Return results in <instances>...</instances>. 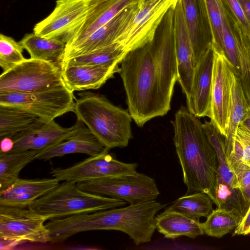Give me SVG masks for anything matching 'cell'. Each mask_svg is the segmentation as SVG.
<instances>
[{"instance_id":"obj_1","label":"cell","mask_w":250,"mask_h":250,"mask_svg":"<svg viewBox=\"0 0 250 250\" xmlns=\"http://www.w3.org/2000/svg\"><path fill=\"white\" fill-rule=\"evenodd\" d=\"M167 12L152 39L129 51L121 62L128 112L136 125L166 114L177 81L174 8Z\"/></svg>"},{"instance_id":"obj_2","label":"cell","mask_w":250,"mask_h":250,"mask_svg":"<svg viewBox=\"0 0 250 250\" xmlns=\"http://www.w3.org/2000/svg\"><path fill=\"white\" fill-rule=\"evenodd\" d=\"M171 124L173 142L187 188L186 194L204 192L217 207L218 158L203 124L184 106L177 111Z\"/></svg>"},{"instance_id":"obj_3","label":"cell","mask_w":250,"mask_h":250,"mask_svg":"<svg viewBox=\"0 0 250 250\" xmlns=\"http://www.w3.org/2000/svg\"><path fill=\"white\" fill-rule=\"evenodd\" d=\"M73 111L97 138L109 149L127 146L132 138L129 112L91 92L78 94Z\"/></svg>"},{"instance_id":"obj_4","label":"cell","mask_w":250,"mask_h":250,"mask_svg":"<svg viewBox=\"0 0 250 250\" xmlns=\"http://www.w3.org/2000/svg\"><path fill=\"white\" fill-rule=\"evenodd\" d=\"M166 206L155 200L92 212L89 225L93 230H114L127 234L134 244L149 242L156 229L155 217Z\"/></svg>"},{"instance_id":"obj_5","label":"cell","mask_w":250,"mask_h":250,"mask_svg":"<svg viewBox=\"0 0 250 250\" xmlns=\"http://www.w3.org/2000/svg\"><path fill=\"white\" fill-rule=\"evenodd\" d=\"M124 200L101 196L81 189L77 184L64 181L28 207L49 220L83 213L123 207Z\"/></svg>"},{"instance_id":"obj_6","label":"cell","mask_w":250,"mask_h":250,"mask_svg":"<svg viewBox=\"0 0 250 250\" xmlns=\"http://www.w3.org/2000/svg\"><path fill=\"white\" fill-rule=\"evenodd\" d=\"M66 87L60 62L25 59L0 76V93H30Z\"/></svg>"},{"instance_id":"obj_7","label":"cell","mask_w":250,"mask_h":250,"mask_svg":"<svg viewBox=\"0 0 250 250\" xmlns=\"http://www.w3.org/2000/svg\"><path fill=\"white\" fill-rule=\"evenodd\" d=\"M81 189L91 193L121 199L129 204L155 200L160 192L155 180L137 172L102 177L77 183Z\"/></svg>"},{"instance_id":"obj_8","label":"cell","mask_w":250,"mask_h":250,"mask_svg":"<svg viewBox=\"0 0 250 250\" xmlns=\"http://www.w3.org/2000/svg\"><path fill=\"white\" fill-rule=\"evenodd\" d=\"M75 97L66 87L30 92L0 93V105L16 107L47 122L73 111Z\"/></svg>"},{"instance_id":"obj_9","label":"cell","mask_w":250,"mask_h":250,"mask_svg":"<svg viewBox=\"0 0 250 250\" xmlns=\"http://www.w3.org/2000/svg\"><path fill=\"white\" fill-rule=\"evenodd\" d=\"M48 216L28 207L0 206V238L20 242H50L49 231L44 223Z\"/></svg>"},{"instance_id":"obj_10","label":"cell","mask_w":250,"mask_h":250,"mask_svg":"<svg viewBox=\"0 0 250 250\" xmlns=\"http://www.w3.org/2000/svg\"><path fill=\"white\" fill-rule=\"evenodd\" d=\"M203 127L215 150L218 168L216 181L217 208L237 209L242 215L246 209L236 178L227 160L225 149V137L211 121H205Z\"/></svg>"},{"instance_id":"obj_11","label":"cell","mask_w":250,"mask_h":250,"mask_svg":"<svg viewBox=\"0 0 250 250\" xmlns=\"http://www.w3.org/2000/svg\"><path fill=\"white\" fill-rule=\"evenodd\" d=\"M87 10V0H57L51 13L34 26L33 33L66 44L84 21Z\"/></svg>"},{"instance_id":"obj_12","label":"cell","mask_w":250,"mask_h":250,"mask_svg":"<svg viewBox=\"0 0 250 250\" xmlns=\"http://www.w3.org/2000/svg\"><path fill=\"white\" fill-rule=\"evenodd\" d=\"M109 149L85 159L67 168H52L50 174L60 182L79 183L94 179L136 173V163H126L116 159Z\"/></svg>"},{"instance_id":"obj_13","label":"cell","mask_w":250,"mask_h":250,"mask_svg":"<svg viewBox=\"0 0 250 250\" xmlns=\"http://www.w3.org/2000/svg\"><path fill=\"white\" fill-rule=\"evenodd\" d=\"M213 49L214 61L209 118L225 137L229 125L234 73L225 56Z\"/></svg>"},{"instance_id":"obj_14","label":"cell","mask_w":250,"mask_h":250,"mask_svg":"<svg viewBox=\"0 0 250 250\" xmlns=\"http://www.w3.org/2000/svg\"><path fill=\"white\" fill-rule=\"evenodd\" d=\"M178 0H150L142 4L140 10L117 42L129 52L150 41L168 10Z\"/></svg>"},{"instance_id":"obj_15","label":"cell","mask_w":250,"mask_h":250,"mask_svg":"<svg viewBox=\"0 0 250 250\" xmlns=\"http://www.w3.org/2000/svg\"><path fill=\"white\" fill-rule=\"evenodd\" d=\"M142 4L140 0L127 6L82 42L65 51L60 63L69 59L117 42L119 38L138 13Z\"/></svg>"},{"instance_id":"obj_16","label":"cell","mask_w":250,"mask_h":250,"mask_svg":"<svg viewBox=\"0 0 250 250\" xmlns=\"http://www.w3.org/2000/svg\"><path fill=\"white\" fill-rule=\"evenodd\" d=\"M84 124L79 120L72 126L63 127L54 120L40 119L30 128L11 138L14 146L10 151L42 150L71 137Z\"/></svg>"},{"instance_id":"obj_17","label":"cell","mask_w":250,"mask_h":250,"mask_svg":"<svg viewBox=\"0 0 250 250\" xmlns=\"http://www.w3.org/2000/svg\"><path fill=\"white\" fill-rule=\"evenodd\" d=\"M195 64L213 43L212 28L205 0H181Z\"/></svg>"},{"instance_id":"obj_18","label":"cell","mask_w":250,"mask_h":250,"mask_svg":"<svg viewBox=\"0 0 250 250\" xmlns=\"http://www.w3.org/2000/svg\"><path fill=\"white\" fill-rule=\"evenodd\" d=\"M174 17L177 81L187 100L190 93L195 64L181 0L175 6Z\"/></svg>"},{"instance_id":"obj_19","label":"cell","mask_w":250,"mask_h":250,"mask_svg":"<svg viewBox=\"0 0 250 250\" xmlns=\"http://www.w3.org/2000/svg\"><path fill=\"white\" fill-rule=\"evenodd\" d=\"M214 50L209 49L196 64L187 106L198 118L209 117L212 83Z\"/></svg>"},{"instance_id":"obj_20","label":"cell","mask_w":250,"mask_h":250,"mask_svg":"<svg viewBox=\"0 0 250 250\" xmlns=\"http://www.w3.org/2000/svg\"><path fill=\"white\" fill-rule=\"evenodd\" d=\"M139 0H87V10L85 20L75 34L65 44L64 51L82 42L123 9Z\"/></svg>"},{"instance_id":"obj_21","label":"cell","mask_w":250,"mask_h":250,"mask_svg":"<svg viewBox=\"0 0 250 250\" xmlns=\"http://www.w3.org/2000/svg\"><path fill=\"white\" fill-rule=\"evenodd\" d=\"M66 87L72 92L100 88L114 74L120 73L118 63L112 64H79L62 68Z\"/></svg>"},{"instance_id":"obj_22","label":"cell","mask_w":250,"mask_h":250,"mask_svg":"<svg viewBox=\"0 0 250 250\" xmlns=\"http://www.w3.org/2000/svg\"><path fill=\"white\" fill-rule=\"evenodd\" d=\"M59 182L55 178H19L7 188L0 191V206L28 207L33 202L56 188Z\"/></svg>"},{"instance_id":"obj_23","label":"cell","mask_w":250,"mask_h":250,"mask_svg":"<svg viewBox=\"0 0 250 250\" xmlns=\"http://www.w3.org/2000/svg\"><path fill=\"white\" fill-rule=\"evenodd\" d=\"M106 148L84 124L70 138L40 150L36 159L47 161L53 158L72 153H84L94 156Z\"/></svg>"},{"instance_id":"obj_24","label":"cell","mask_w":250,"mask_h":250,"mask_svg":"<svg viewBox=\"0 0 250 250\" xmlns=\"http://www.w3.org/2000/svg\"><path fill=\"white\" fill-rule=\"evenodd\" d=\"M155 225L156 229L168 239L180 236L194 239L204 234L199 220L174 211L165 210L156 216Z\"/></svg>"},{"instance_id":"obj_25","label":"cell","mask_w":250,"mask_h":250,"mask_svg":"<svg viewBox=\"0 0 250 250\" xmlns=\"http://www.w3.org/2000/svg\"><path fill=\"white\" fill-rule=\"evenodd\" d=\"M19 42L28 52L30 58L59 62L65 47V43L61 41L42 37L34 33L25 35Z\"/></svg>"},{"instance_id":"obj_26","label":"cell","mask_w":250,"mask_h":250,"mask_svg":"<svg viewBox=\"0 0 250 250\" xmlns=\"http://www.w3.org/2000/svg\"><path fill=\"white\" fill-rule=\"evenodd\" d=\"M40 150L0 152V191L12 185L21 171L36 159Z\"/></svg>"},{"instance_id":"obj_27","label":"cell","mask_w":250,"mask_h":250,"mask_svg":"<svg viewBox=\"0 0 250 250\" xmlns=\"http://www.w3.org/2000/svg\"><path fill=\"white\" fill-rule=\"evenodd\" d=\"M40 119L21 108L0 105V137L12 138L30 128Z\"/></svg>"},{"instance_id":"obj_28","label":"cell","mask_w":250,"mask_h":250,"mask_svg":"<svg viewBox=\"0 0 250 250\" xmlns=\"http://www.w3.org/2000/svg\"><path fill=\"white\" fill-rule=\"evenodd\" d=\"M243 215L236 208H217L213 209L200 226L208 236L221 238L235 229L239 225Z\"/></svg>"},{"instance_id":"obj_29","label":"cell","mask_w":250,"mask_h":250,"mask_svg":"<svg viewBox=\"0 0 250 250\" xmlns=\"http://www.w3.org/2000/svg\"><path fill=\"white\" fill-rule=\"evenodd\" d=\"M250 107L245 98L240 79L234 74L229 125L225 136V151L231 148L238 127Z\"/></svg>"},{"instance_id":"obj_30","label":"cell","mask_w":250,"mask_h":250,"mask_svg":"<svg viewBox=\"0 0 250 250\" xmlns=\"http://www.w3.org/2000/svg\"><path fill=\"white\" fill-rule=\"evenodd\" d=\"M213 202L204 192L186 194L178 198L165 210L176 211L191 219L199 220L207 218L213 210Z\"/></svg>"},{"instance_id":"obj_31","label":"cell","mask_w":250,"mask_h":250,"mask_svg":"<svg viewBox=\"0 0 250 250\" xmlns=\"http://www.w3.org/2000/svg\"><path fill=\"white\" fill-rule=\"evenodd\" d=\"M128 51L121 43L112 44L95 50L88 53L69 59L60 63L61 68L71 65H107L121 63Z\"/></svg>"},{"instance_id":"obj_32","label":"cell","mask_w":250,"mask_h":250,"mask_svg":"<svg viewBox=\"0 0 250 250\" xmlns=\"http://www.w3.org/2000/svg\"><path fill=\"white\" fill-rule=\"evenodd\" d=\"M226 8L229 13L231 26L237 43L241 72L239 79L247 102L250 107V55L249 46L250 33L239 24L228 8Z\"/></svg>"},{"instance_id":"obj_33","label":"cell","mask_w":250,"mask_h":250,"mask_svg":"<svg viewBox=\"0 0 250 250\" xmlns=\"http://www.w3.org/2000/svg\"><path fill=\"white\" fill-rule=\"evenodd\" d=\"M222 3L224 9L222 53L231 66L234 73L240 78V65L237 43L231 26L229 11L222 2Z\"/></svg>"},{"instance_id":"obj_34","label":"cell","mask_w":250,"mask_h":250,"mask_svg":"<svg viewBox=\"0 0 250 250\" xmlns=\"http://www.w3.org/2000/svg\"><path fill=\"white\" fill-rule=\"evenodd\" d=\"M23 47L12 37L0 35V66L5 72L25 59L22 55Z\"/></svg>"},{"instance_id":"obj_35","label":"cell","mask_w":250,"mask_h":250,"mask_svg":"<svg viewBox=\"0 0 250 250\" xmlns=\"http://www.w3.org/2000/svg\"><path fill=\"white\" fill-rule=\"evenodd\" d=\"M213 34L212 47L222 53L224 9L221 0H205ZM223 54V53H222Z\"/></svg>"},{"instance_id":"obj_36","label":"cell","mask_w":250,"mask_h":250,"mask_svg":"<svg viewBox=\"0 0 250 250\" xmlns=\"http://www.w3.org/2000/svg\"><path fill=\"white\" fill-rule=\"evenodd\" d=\"M227 160L236 178L247 211L250 205V164L232 157Z\"/></svg>"},{"instance_id":"obj_37","label":"cell","mask_w":250,"mask_h":250,"mask_svg":"<svg viewBox=\"0 0 250 250\" xmlns=\"http://www.w3.org/2000/svg\"><path fill=\"white\" fill-rule=\"evenodd\" d=\"M227 157L245 162L250 161V131L239 125L231 148L226 151Z\"/></svg>"},{"instance_id":"obj_38","label":"cell","mask_w":250,"mask_h":250,"mask_svg":"<svg viewBox=\"0 0 250 250\" xmlns=\"http://www.w3.org/2000/svg\"><path fill=\"white\" fill-rule=\"evenodd\" d=\"M229 9L234 18L248 32L250 27L246 19L238 0H221Z\"/></svg>"},{"instance_id":"obj_39","label":"cell","mask_w":250,"mask_h":250,"mask_svg":"<svg viewBox=\"0 0 250 250\" xmlns=\"http://www.w3.org/2000/svg\"><path fill=\"white\" fill-rule=\"evenodd\" d=\"M250 234V205L243 216L238 226L234 229L233 236L247 235Z\"/></svg>"},{"instance_id":"obj_40","label":"cell","mask_w":250,"mask_h":250,"mask_svg":"<svg viewBox=\"0 0 250 250\" xmlns=\"http://www.w3.org/2000/svg\"><path fill=\"white\" fill-rule=\"evenodd\" d=\"M1 138L0 152L6 153L11 151L14 146V141L11 138L3 137Z\"/></svg>"},{"instance_id":"obj_41","label":"cell","mask_w":250,"mask_h":250,"mask_svg":"<svg viewBox=\"0 0 250 250\" xmlns=\"http://www.w3.org/2000/svg\"><path fill=\"white\" fill-rule=\"evenodd\" d=\"M0 239V250L12 248L21 242L15 240Z\"/></svg>"},{"instance_id":"obj_42","label":"cell","mask_w":250,"mask_h":250,"mask_svg":"<svg viewBox=\"0 0 250 250\" xmlns=\"http://www.w3.org/2000/svg\"><path fill=\"white\" fill-rule=\"evenodd\" d=\"M240 125L245 127L250 131V107L240 123Z\"/></svg>"},{"instance_id":"obj_43","label":"cell","mask_w":250,"mask_h":250,"mask_svg":"<svg viewBox=\"0 0 250 250\" xmlns=\"http://www.w3.org/2000/svg\"><path fill=\"white\" fill-rule=\"evenodd\" d=\"M249 51H250V35L249 36Z\"/></svg>"},{"instance_id":"obj_44","label":"cell","mask_w":250,"mask_h":250,"mask_svg":"<svg viewBox=\"0 0 250 250\" xmlns=\"http://www.w3.org/2000/svg\"><path fill=\"white\" fill-rule=\"evenodd\" d=\"M149 0H141V1L143 3H144L146 2L147 1H149Z\"/></svg>"},{"instance_id":"obj_45","label":"cell","mask_w":250,"mask_h":250,"mask_svg":"<svg viewBox=\"0 0 250 250\" xmlns=\"http://www.w3.org/2000/svg\"><path fill=\"white\" fill-rule=\"evenodd\" d=\"M248 163H249L250 164V161L249 162H248Z\"/></svg>"}]
</instances>
